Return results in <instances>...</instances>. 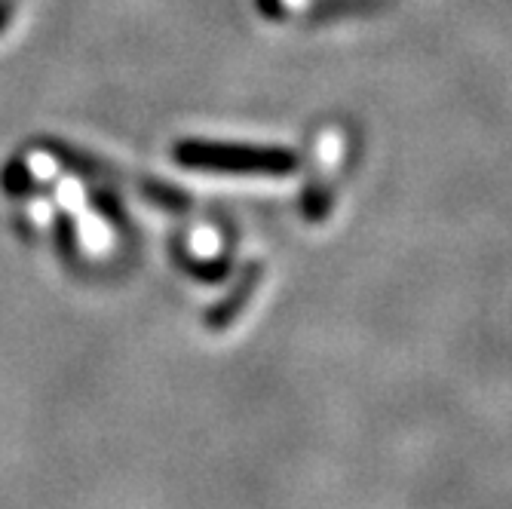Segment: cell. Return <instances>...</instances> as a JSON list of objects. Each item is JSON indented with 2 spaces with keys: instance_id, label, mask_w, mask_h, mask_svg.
Listing matches in <instances>:
<instances>
[{
  "instance_id": "6da1fadb",
  "label": "cell",
  "mask_w": 512,
  "mask_h": 509,
  "mask_svg": "<svg viewBox=\"0 0 512 509\" xmlns=\"http://www.w3.org/2000/svg\"><path fill=\"white\" fill-rule=\"evenodd\" d=\"M16 4L19 0H0V31H7L13 16H16Z\"/></svg>"
}]
</instances>
